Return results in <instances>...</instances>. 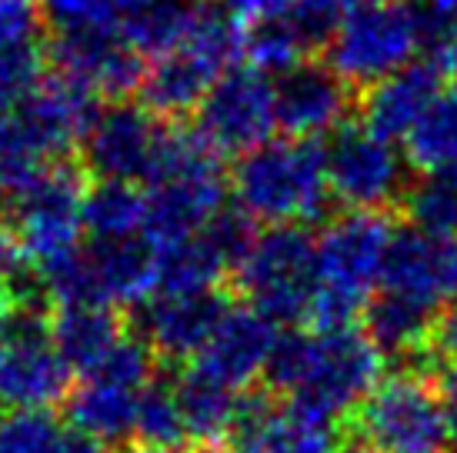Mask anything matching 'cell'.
<instances>
[{
    "label": "cell",
    "instance_id": "43",
    "mask_svg": "<svg viewBox=\"0 0 457 453\" xmlns=\"http://www.w3.org/2000/svg\"><path fill=\"white\" fill-rule=\"evenodd\" d=\"M437 391H441V397H445V403H447V410H451V416L457 420V357H447L445 364H441Z\"/></svg>",
    "mask_w": 457,
    "mask_h": 453
},
{
    "label": "cell",
    "instance_id": "41",
    "mask_svg": "<svg viewBox=\"0 0 457 453\" xmlns=\"http://www.w3.org/2000/svg\"><path fill=\"white\" fill-rule=\"evenodd\" d=\"M54 453H111V447L97 437H90L84 430L77 427H64L61 430V437H57V447Z\"/></svg>",
    "mask_w": 457,
    "mask_h": 453
},
{
    "label": "cell",
    "instance_id": "22",
    "mask_svg": "<svg viewBox=\"0 0 457 453\" xmlns=\"http://www.w3.org/2000/svg\"><path fill=\"white\" fill-rule=\"evenodd\" d=\"M128 334V320L111 303H77L51 310L54 347L77 374H90Z\"/></svg>",
    "mask_w": 457,
    "mask_h": 453
},
{
    "label": "cell",
    "instance_id": "16",
    "mask_svg": "<svg viewBox=\"0 0 457 453\" xmlns=\"http://www.w3.org/2000/svg\"><path fill=\"white\" fill-rule=\"evenodd\" d=\"M278 340L280 330L270 317L251 303L234 301L228 314L220 317L211 340L204 343V350L194 357V367L234 391H251L267 374Z\"/></svg>",
    "mask_w": 457,
    "mask_h": 453
},
{
    "label": "cell",
    "instance_id": "11",
    "mask_svg": "<svg viewBox=\"0 0 457 453\" xmlns=\"http://www.w3.org/2000/svg\"><path fill=\"white\" fill-rule=\"evenodd\" d=\"M228 453H337V420L274 391H247L230 427Z\"/></svg>",
    "mask_w": 457,
    "mask_h": 453
},
{
    "label": "cell",
    "instance_id": "14",
    "mask_svg": "<svg viewBox=\"0 0 457 453\" xmlns=\"http://www.w3.org/2000/svg\"><path fill=\"white\" fill-rule=\"evenodd\" d=\"M274 103L278 130L287 137L320 140L347 124V113L357 103V90L328 61L307 57L274 80Z\"/></svg>",
    "mask_w": 457,
    "mask_h": 453
},
{
    "label": "cell",
    "instance_id": "13",
    "mask_svg": "<svg viewBox=\"0 0 457 453\" xmlns=\"http://www.w3.org/2000/svg\"><path fill=\"white\" fill-rule=\"evenodd\" d=\"M167 120L151 113L140 101H111L94 117L77 147V164L90 180H124L147 184L164 137Z\"/></svg>",
    "mask_w": 457,
    "mask_h": 453
},
{
    "label": "cell",
    "instance_id": "18",
    "mask_svg": "<svg viewBox=\"0 0 457 453\" xmlns=\"http://www.w3.org/2000/svg\"><path fill=\"white\" fill-rule=\"evenodd\" d=\"M381 290L441 310V303L451 301V240L428 237L414 226L394 230Z\"/></svg>",
    "mask_w": 457,
    "mask_h": 453
},
{
    "label": "cell",
    "instance_id": "5",
    "mask_svg": "<svg viewBox=\"0 0 457 453\" xmlns=\"http://www.w3.org/2000/svg\"><path fill=\"white\" fill-rule=\"evenodd\" d=\"M90 177L77 161H57L40 177L34 187H27L17 201L7 203L13 237L21 247V260L37 274L64 264L67 257L80 251L84 230V194Z\"/></svg>",
    "mask_w": 457,
    "mask_h": 453
},
{
    "label": "cell",
    "instance_id": "3",
    "mask_svg": "<svg viewBox=\"0 0 457 453\" xmlns=\"http://www.w3.org/2000/svg\"><path fill=\"white\" fill-rule=\"evenodd\" d=\"M454 416L418 370L384 377L354 410V441L370 453H451Z\"/></svg>",
    "mask_w": 457,
    "mask_h": 453
},
{
    "label": "cell",
    "instance_id": "29",
    "mask_svg": "<svg viewBox=\"0 0 457 453\" xmlns=\"http://www.w3.org/2000/svg\"><path fill=\"white\" fill-rule=\"evenodd\" d=\"M201 4L204 0H151L120 30L144 57L157 61L187 40Z\"/></svg>",
    "mask_w": 457,
    "mask_h": 453
},
{
    "label": "cell",
    "instance_id": "32",
    "mask_svg": "<svg viewBox=\"0 0 457 453\" xmlns=\"http://www.w3.org/2000/svg\"><path fill=\"white\" fill-rule=\"evenodd\" d=\"M244 57L251 61V67L264 70V74H284L297 67L301 61H307L311 54L301 44L297 30L291 27L287 13L284 17H274V21H257V24H247V34H244Z\"/></svg>",
    "mask_w": 457,
    "mask_h": 453
},
{
    "label": "cell",
    "instance_id": "1",
    "mask_svg": "<svg viewBox=\"0 0 457 453\" xmlns=\"http://www.w3.org/2000/svg\"><path fill=\"white\" fill-rule=\"evenodd\" d=\"M264 377L274 393L341 420L384 380V353L368 330H291L280 334Z\"/></svg>",
    "mask_w": 457,
    "mask_h": 453
},
{
    "label": "cell",
    "instance_id": "19",
    "mask_svg": "<svg viewBox=\"0 0 457 453\" xmlns=\"http://www.w3.org/2000/svg\"><path fill=\"white\" fill-rule=\"evenodd\" d=\"M104 303L137 310L161 287V247L147 234L124 240H90L84 247Z\"/></svg>",
    "mask_w": 457,
    "mask_h": 453
},
{
    "label": "cell",
    "instance_id": "27",
    "mask_svg": "<svg viewBox=\"0 0 457 453\" xmlns=\"http://www.w3.org/2000/svg\"><path fill=\"white\" fill-rule=\"evenodd\" d=\"M404 157L418 174L457 170V84L445 87L404 137Z\"/></svg>",
    "mask_w": 457,
    "mask_h": 453
},
{
    "label": "cell",
    "instance_id": "47",
    "mask_svg": "<svg viewBox=\"0 0 457 453\" xmlns=\"http://www.w3.org/2000/svg\"><path fill=\"white\" fill-rule=\"evenodd\" d=\"M344 11H354V7H368V4H381V0H337Z\"/></svg>",
    "mask_w": 457,
    "mask_h": 453
},
{
    "label": "cell",
    "instance_id": "17",
    "mask_svg": "<svg viewBox=\"0 0 457 453\" xmlns=\"http://www.w3.org/2000/svg\"><path fill=\"white\" fill-rule=\"evenodd\" d=\"M445 90V77L428 61H414L394 70L368 90H361L357 107H361V124L374 130L384 140H404L418 120L428 113L437 94Z\"/></svg>",
    "mask_w": 457,
    "mask_h": 453
},
{
    "label": "cell",
    "instance_id": "2",
    "mask_svg": "<svg viewBox=\"0 0 457 453\" xmlns=\"http://www.w3.org/2000/svg\"><path fill=\"white\" fill-rule=\"evenodd\" d=\"M230 190L257 224H314L328 214V147L320 140H267L237 157Z\"/></svg>",
    "mask_w": 457,
    "mask_h": 453
},
{
    "label": "cell",
    "instance_id": "26",
    "mask_svg": "<svg viewBox=\"0 0 457 453\" xmlns=\"http://www.w3.org/2000/svg\"><path fill=\"white\" fill-rule=\"evenodd\" d=\"M57 164L17 111H0V201H17Z\"/></svg>",
    "mask_w": 457,
    "mask_h": 453
},
{
    "label": "cell",
    "instance_id": "33",
    "mask_svg": "<svg viewBox=\"0 0 457 453\" xmlns=\"http://www.w3.org/2000/svg\"><path fill=\"white\" fill-rule=\"evenodd\" d=\"M51 70L47 37L24 44H0V111L24 103Z\"/></svg>",
    "mask_w": 457,
    "mask_h": 453
},
{
    "label": "cell",
    "instance_id": "37",
    "mask_svg": "<svg viewBox=\"0 0 457 453\" xmlns=\"http://www.w3.org/2000/svg\"><path fill=\"white\" fill-rule=\"evenodd\" d=\"M44 17L47 13L40 0H0V44L40 40Z\"/></svg>",
    "mask_w": 457,
    "mask_h": 453
},
{
    "label": "cell",
    "instance_id": "23",
    "mask_svg": "<svg viewBox=\"0 0 457 453\" xmlns=\"http://www.w3.org/2000/svg\"><path fill=\"white\" fill-rule=\"evenodd\" d=\"M144 391H130L101 377H84L64 400L71 427L84 430L104 443H128L137 427V403Z\"/></svg>",
    "mask_w": 457,
    "mask_h": 453
},
{
    "label": "cell",
    "instance_id": "12",
    "mask_svg": "<svg viewBox=\"0 0 457 453\" xmlns=\"http://www.w3.org/2000/svg\"><path fill=\"white\" fill-rule=\"evenodd\" d=\"M51 70L80 80L97 97L128 101L137 94L147 74V57L124 37L120 27L67 24L47 34Z\"/></svg>",
    "mask_w": 457,
    "mask_h": 453
},
{
    "label": "cell",
    "instance_id": "24",
    "mask_svg": "<svg viewBox=\"0 0 457 453\" xmlns=\"http://www.w3.org/2000/svg\"><path fill=\"white\" fill-rule=\"evenodd\" d=\"M441 310L428 303H418L401 293H374L364 310V330L381 347V353H401V357H420L431 350L434 320Z\"/></svg>",
    "mask_w": 457,
    "mask_h": 453
},
{
    "label": "cell",
    "instance_id": "31",
    "mask_svg": "<svg viewBox=\"0 0 457 453\" xmlns=\"http://www.w3.org/2000/svg\"><path fill=\"white\" fill-rule=\"evenodd\" d=\"M134 437L140 443H151V447H164V450H187L191 447L180 407L174 400V383L161 374L140 393Z\"/></svg>",
    "mask_w": 457,
    "mask_h": 453
},
{
    "label": "cell",
    "instance_id": "25",
    "mask_svg": "<svg viewBox=\"0 0 457 453\" xmlns=\"http://www.w3.org/2000/svg\"><path fill=\"white\" fill-rule=\"evenodd\" d=\"M147 190L124 180H90L84 194V230L90 240H124L144 234Z\"/></svg>",
    "mask_w": 457,
    "mask_h": 453
},
{
    "label": "cell",
    "instance_id": "38",
    "mask_svg": "<svg viewBox=\"0 0 457 453\" xmlns=\"http://www.w3.org/2000/svg\"><path fill=\"white\" fill-rule=\"evenodd\" d=\"M228 13H234L244 27L257 24V21H274L291 11L294 0H217Z\"/></svg>",
    "mask_w": 457,
    "mask_h": 453
},
{
    "label": "cell",
    "instance_id": "4",
    "mask_svg": "<svg viewBox=\"0 0 457 453\" xmlns=\"http://www.w3.org/2000/svg\"><path fill=\"white\" fill-rule=\"evenodd\" d=\"M230 284L244 303L274 324H301L318 293V237L304 224H278L257 234Z\"/></svg>",
    "mask_w": 457,
    "mask_h": 453
},
{
    "label": "cell",
    "instance_id": "21",
    "mask_svg": "<svg viewBox=\"0 0 457 453\" xmlns=\"http://www.w3.org/2000/svg\"><path fill=\"white\" fill-rule=\"evenodd\" d=\"M170 383H174V400L180 407L194 453H211L214 447H224L237 420L244 393L197 370L194 364L187 370L180 367V374Z\"/></svg>",
    "mask_w": 457,
    "mask_h": 453
},
{
    "label": "cell",
    "instance_id": "39",
    "mask_svg": "<svg viewBox=\"0 0 457 453\" xmlns=\"http://www.w3.org/2000/svg\"><path fill=\"white\" fill-rule=\"evenodd\" d=\"M431 353H437L441 360L457 357V301L447 303L445 310L437 314V320H434Z\"/></svg>",
    "mask_w": 457,
    "mask_h": 453
},
{
    "label": "cell",
    "instance_id": "6",
    "mask_svg": "<svg viewBox=\"0 0 457 453\" xmlns=\"http://www.w3.org/2000/svg\"><path fill=\"white\" fill-rule=\"evenodd\" d=\"M424 37V13L407 0H381L344 13L330 40L328 63L354 90H368L394 70L414 63Z\"/></svg>",
    "mask_w": 457,
    "mask_h": 453
},
{
    "label": "cell",
    "instance_id": "8",
    "mask_svg": "<svg viewBox=\"0 0 457 453\" xmlns=\"http://www.w3.org/2000/svg\"><path fill=\"white\" fill-rule=\"evenodd\" d=\"M387 210H344L318 237V290L354 301L368 310L370 290L381 287V270L394 240Z\"/></svg>",
    "mask_w": 457,
    "mask_h": 453
},
{
    "label": "cell",
    "instance_id": "44",
    "mask_svg": "<svg viewBox=\"0 0 457 453\" xmlns=\"http://www.w3.org/2000/svg\"><path fill=\"white\" fill-rule=\"evenodd\" d=\"M111 453H184V450H164V447H151V443H140V441H134V443H117L114 450Z\"/></svg>",
    "mask_w": 457,
    "mask_h": 453
},
{
    "label": "cell",
    "instance_id": "15",
    "mask_svg": "<svg viewBox=\"0 0 457 453\" xmlns=\"http://www.w3.org/2000/svg\"><path fill=\"white\" fill-rule=\"evenodd\" d=\"M230 297L224 290L207 293H154L147 303L134 310L137 337L147 340V347L157 353L161 364L184 367L204 350V343L217 330L220 317L228 314Z\"/></svg>",
    "mask_w": 457,
    "mask_h": 453
},
{
    "label": "cell",
    "instance_id": "10",
    "mask_svg": "<svg viewBox=\"0 0 457 453\" xmlns=\"http://www.w3.org/2000/svg\"><path fill=\"white\" fill-rule=\"evenodd\" d=\"M74 391V367L51 337V310H21L13 334L0 343V407L51 410Z\"/></svg>",
    "mask_w": 457,
    "mask_h": 453
},
{
    "label": "cell",
    "instance_id": "46",
    "mask_svg": "<svg viewBox=\"0 0 457 453\" xmlns=\"http://www.w3.org/2000/svg\"><path fill=\"white\" fill-rule=\"evenodd\" d=\"M428 11H434V13H457V0H428Z\"/></svg>",
    "mask_w": 457,
    "mask_h": 453
},
{
    "label": "cell",
    "instance_id": "42",
    "mask_svg": "<svg viewBox=\"0 0 457 453\" xmlns=\"http://www.w3.org/2000/svg\"><path fill=\"white\" fill-rule=\"evenodd\" d=\"M21 267V247H17V237H13L11 217L0 210V274L7 277Z\"/></svg>",
    "mask_w": 457,
    "mask_h": 453
},
{
    "label": "cell",
    "instance_id": "40",
    "mask_svg": "<svg viewBox=\"0 0 457 453\" xmlns=\"http://www.w3.org/2000/svg\"><path fill=\"white\" fill-rule=\"evenodd\" d=\"M21 310H24L21 293H17V287L11 284V277L0 274V343L13 334L17 320H21Z\"/></svg>",
    "mask_w": 457,
    "mask_h": 453
},
{
    "label": "cell",
    "instance_id": "45",
    "mask_svg": "<svg viewBox=\"0 0 457 453\" xmlns=\"http://www.w3.org/2000/svg\"><path fill=\"white\" fill-rule=\"evenodd\" d=\"M451 301H457V237L451 240Z\"/></svg>",
    "mask_w": 457,
    "mask_h": 453
},
{
    "label": "cell",
    "instance_id": "20",
    "mask_svg": "<svg viewBox=\"0 0 457 453\" xmlns=\"http://www.w3.org/2000/svg\"><path fill=\"white\" fill-rule=\"evenodd\" d=\"M224 74L204 54L194 47L180 44L178 51L157 57L147 63V74L140 84L137 97L151 113H157L167 124H180L184 117H191L201 101L207 97V90L214 87V80Z\"/></svg>",
    "mask_w": 457,
    "mask_h": 453
},
{
    "label": "cell",
    "instance_id": "30",
    "mask_svg": "<svg viewBox=\"0 0 457 453\" xmlns=\"http://www.w3.org/2000/svg\"><path fill=\"white\" fill-rule=\"evenodd\" d=\"M407 224L428 237L454 240L457 237V170L420 174L407 184L401 201Z\"/></svg>",
    "mask_w": 457,
    "mask_h": 453
},
{
    "label": "cell",
    "instance_id": "28",
    "mask_svg": "<svg viewBox=\"0 0 457 453\" xmlns=\"http://www.w3.org/2000/svg\"><path fill=\"white\" fill-rule=\"evenodd\" d=\"M228 277L230 267L224 264V257L211 247V240L204 234L161 247L157 293H207V290H220Z\"/></svg>",
    "mask_w": 457,
    "mask_h": 453
},
{
    "label": "cell",
    "instance_id": "35",
    "mask_svg": "<svg viewBox=\"0 0 457 453\" xmlns=\"http://www.w3.org/2000/svg\"><path fill=\"white\" fill-rule=\"evenodd\" d=\"M344 13L347 11L337 0H294L291 11H287V21L297 30V37L307 47V54H318L328 51L330 40L337 37Z\"/></svg>",
    "mask_w": 457,
    "mask_h": 453
},
{
    "label": "cell",
    "instance_id": "9",
    "mask_svg": "<svg viewBox=\"0 0 457 453\" xmlns=\"http://www.w3.org/2000/svg\"><path fill=\"white\" fill-rule=\"evenodd\" d=\"M194 130L220 157H241L274 140L278 103L270 74L257 67H230L220 74L194 111Z\"/></svg>",
    "mask_w": 457,
    "mask_h": 453
},
{
    "label": "cell",
    "instance_id": "7",
    "mask_svg": "<svg viewBox=\"0 0 457 453\" xmlns=\"http://www.w3.org/2000/svg\"><path fill=\"white\" fill-rule=\"evenodd\" d=\"M407 157L394 140L378 137L361 120H347L330 134L328 184L347 210H391L407 194Z\"/></svg>",
    "mask_w": 457,
    "mask_h": 453
},
{
    "label": "cell",
    "instance_id": "48",
    "mask_svg": "<svg viewBox=\"0 0 457 453\" xmlns=\"http://www.w3.org/2000/svg\"><path fill=\"white\" fill-rule=\"evenodd\" d=\"M451 453H457V430H454V441H451Z\"/></svg>",
    "mask_w": 457,
    "mask_h": 453
},
{
    "label": "cell",
    "instance_id": "36",
    "mask_svg": "<svg viewBox=\"0 0 457 453\" xmlns=\"http://www.w3.org/2000/svg\"><path fill=\"white\" fill-rule=\"evenodd\" d=\"M420 51L441 77L457 80V13H424Z\"/></svg>",
    "mask_w": 457,
    "mask_h": 453
},
{
    "label": "cell",
    "instance_id": "34",
    "mask_svg": "<svg viewBox=\"0 0 457 453\" xmlns=\"http://www.w3.org/2000/svg\"><path fill=\"white\" fill-rule=\"evenodd\" d=\"M61 430L51 410H11L0 416V453H54Z\"/></svg>",
    "mask_w": 457,
    "mask_h": 453
}]
</instances>
